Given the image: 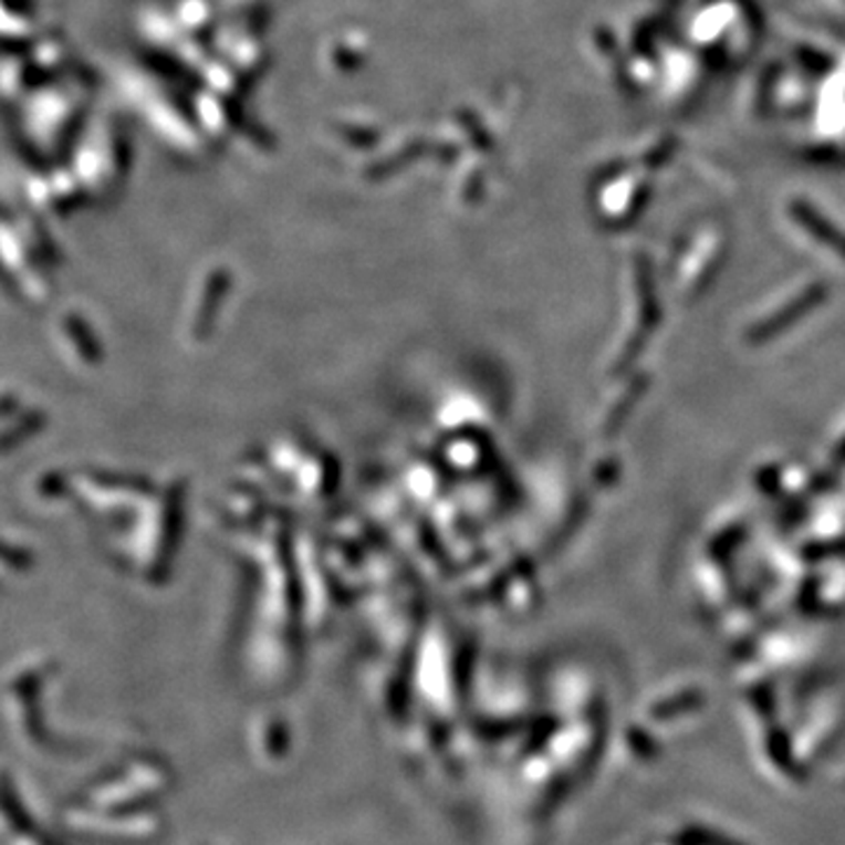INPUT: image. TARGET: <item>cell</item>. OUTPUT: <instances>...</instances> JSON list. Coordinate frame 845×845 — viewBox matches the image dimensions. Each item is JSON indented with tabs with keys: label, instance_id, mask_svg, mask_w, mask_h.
I'll return each mask as SVG.
<instances>
[{
	"label": "cell",
	"instance_id": "cell-2",
	"mask_svg": "<svg viewBox=\"0 0 845 845\" xmlns=\"http://www.w3.org/2000/svg\"><path fill=\"white\" fill-rule=\"evenodd\" d=\"M836 456H838L841 460H845V439L841 441V447H838V451H836Z\"/></svg>",
	"mask_w": 845,
	"mask_h": 845
},
{
	"label": "cell",
	"instance_id": "cell-1",
	"mask_svg": "<svg viewBox=\"0 0 845 845\" xmlns=\"http://www.w3.org/2000/svg\"><path fill=\"white\" fill-rule=\"evenodd\" d=\"M824 296H827V290H824L822 284L811 286V290H805L799 299H794L792 303H786L784 309H780L775 315L754 324L752 330L747 332V343L761 345V343L773 341L775 336L790 330V326H794L803 315L813 313L820 303H824Z\"/></svg>",
	"mask_w": 845,
	"mask_h": 845
}]
</instances>
